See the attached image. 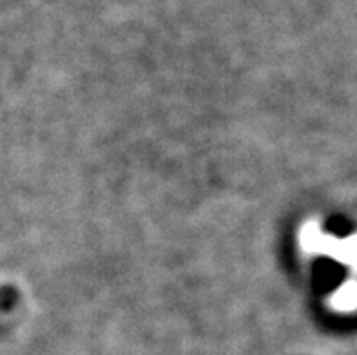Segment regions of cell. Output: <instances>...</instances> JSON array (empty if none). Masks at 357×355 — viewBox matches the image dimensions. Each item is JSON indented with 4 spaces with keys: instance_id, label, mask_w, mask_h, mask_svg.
<instances>
[]
</instances>
